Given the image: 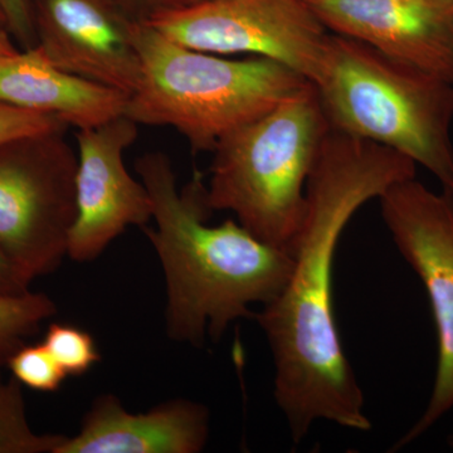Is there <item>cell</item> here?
Wrapping results in <instances>:
<instances>
[{
  "instance_id": "obj_1",
  "label": "cell",
  "mask_w": 453,
  "mask_h": 453,
  "mask_svg": "<svg viewBox=\"0 0 453 453\" xmlns=\"http://www.w3.org/2000/svg\"><path fill=\"white\" fill-rule=\"evenodd\" d=\"M416 172L413 160L387 146L332 127L325 136L306 186L291 275L253 318L273 353V395L295 443L319 419L356 431L372 427L334 314V259L354 214Z\"/></svg>"
},
{
  "instance_id": "obj_2",
  "label": "cell",
  "mask_w": 453,
  "mask_h": 453,
  "mask_svg": "<svg viewBox=\"0 0 453 453\" xmlns=\"http://www.w3.org/2000/svg\"><path fill=\"white\" fill-rule=\"evenodd\" d=\"M135 170L153 199L155 226L142 231L162 264L166 283V334L203 348L229 325L253 319L255 303H270L285 288L294 256L262 242L235 219L208 225L211 211L202 173L179 189L163 151L136 159Z\"/></svg>"
},
{
  "instance_id": "obj_3",
  "label": "cell",
  "mask_w": 453,
  "mask_h": 453,
  "mask_svg": "<svg viewBox=\"0 0 453 453\" xmlns=\"http://www.w3.org/2000/svg\"><path fill=\"white\" fill-rule=\"evenodd\" d=\"M142 64L124 115L139 125L170 127L192 150L213 151L232 131L308 85L273 59L222 58L177 43L146 22L131 28Z\"/></svg>"
},
{
  "instance_id": "obj_4",
  "label": "cell",
  "mask_w": 453,
  "mask_h": 453,
  "mask_svg": "<svg viewBox=\"0 0 453 453\" xmlns=\"http://www.w3.org/2000/svg\"><path fill=\"white\" fill-rule=\"evenodd\" d=\"M312 85L332 129L405 155L453 193V83L330 32Z\"/></svg>"
},
{
  "instance_id": "obj_5",
  "label": "cell",
  "mask_w": 453,
  "mask_h": 453,
  "mask_svg": "<svg viewBox=\"0 0 453 453\" xmlns=\"http://www.w3.org/2000/svg\"><path fill=\"white\" fill-rule=\"evenodd\" d=\"M329 130L318 89L308 83L220 140L211 151L208 204L292 253L310 173Z\"/></svg>"
},
{
  "instance_id": "obj_6",
  "label": "cell",
  "mask_w": 453,
  "mask_h": 453,
  "mask_svg": "<svg viewBox=\"0 0 453 453\" xmlns=\"http://www.w3.org/2000/svg\"><path fill=\"white\" fill-rule=\"evenodd\" d=\"M65 131L0 145V251L31 281L61 266L76 219L77 153Z\"/></svg>"
},
{
  "instance_id": "obj_7",
  "label": "cell",
  "mask_w": 453,
  "mask_h": 453,
  "mask_svg": "<svg viewBox=\"0 0 453 453\" xmlns=\"http://www.w3.org/2000/svg\"><path fill=\"white\" fill-rule=\"evenodd\" d=\"M146 23L189 49L273 59L310 83L330 37L305 0H203Z\"/></svg>"
},
{
  "instance_id": "obj_8",
  "label": "cell",
  "mask_w": 453,
  "mask_h": 453,
  "mask_svg": "<svg viewBox=\"0 0 453 453\" xmlns=\"http://www.w3.org/2000/svg\"><path fill=\"white\" fill-rule=\"evenodd\" d=\"M378 199L396 250L425 286L437 332L431 398L418 421L393 447L396 451L453 410V193L434 192L413 178L399 181Z\"/></svg>"
},
{
  "instance_id": "obj_9",
  "label": "cell",
  "mask_w": 453,
  "mask_h": 453,
  "mask_svg": "<svg viewBox=\"0 0 453 453\" xmlns=\"http://www.w3.org/2000/svg\"><path fill=\"white\" fill-rule=\"evenodd\" d=\"M138 136L139 124L127 115L77 130V213L67 251L73 261H94L127 226L153 219L150 193L125 165Z\"/></svg>"
},
{
  "instance_id": "obj_10",
  "label": "cell",
  "mask_w": 453,
  "mask_h": 453,
  "mask_svg": "<svg viewBox=\"0 0 453 453\" xmlns=\"http://www.w3.org/2000/svg\"><path fill=\"white\" fill-rule=\"evenodd\" d=\"M35 47L73 76L130 96L142 79L130 19L110 0H31Z\"/></svg>"
},
{
  "instance_id": "obj_11",
  "label": "cell",
  "mask_w": 453,
  "mask_h": 453,
  "mask_svg": "<svg viewBox=\"0 0 453 453\" xmlns=\"http://www.w3.org/2000/svg\"><path fill=\"white\" fill-rule=\"evenodd\" d=\"M330 32L453 83V8L436 0H305Z\"/></svg>"
},
{
  "instance_id": "obj_12",
  "label": "cell",
  "mask_w": 453,
  "mask_h": 453,
  "mask_svg": "<svg viewBox=\"0 0 453 453\" xmlns=\"http://www.w3.org/2000/svg\"><path fill=\"white\" fill-rule=\"evenodd\" d=\"M205 405L177 398L142 413H131L119 396L94 399L76 436L56 453H199L210 437Z\"/></svg>"
},
{
  "instance_id": "obj_13",
  "label": "cell",
  "mask_w": 453,
  "mask_h": 453,
  "mask_svg": "<svg viewBox=\"0 0 453 453\" xmlns=\"http://www.w3.org/2000/svg\"><path fill=\"white\" fill-rule=\"evenodd\" d=\"M127 98L56 67L37 47L0 57V103L57 116L77 130L124 115Z\"/></svg>"
},
{
  "instance_id": "obj_14",
  "label": "cell",
  "mask_w": 453,
  "mask_h": 453,
  "mask_svg": "<svg viewBox=\"0 0 453 453\" xmlns=\"http://www.w3.org/2000/svg\"><path fill=\"white\" fill-rule=\"evenodd\" d=\"M65 437L33 431L22 384L14 377L0 381V453H56Z\"/></svg>"
},
{
  "instance_id": "obj_15",
  "label": "cell",
  "mask_w": 453,
  "mask_h": 453,
  "mask_svg": "<svg viewBox=\"0 0 453 453\" xmlns=\"http://www.w3.org/2000/svg\"><path fill=\"white\" fill-rule=\"evenodd\" d=\"M56 312L55 301L42 292L0 296V368Z\"/></svg>"
},
{
  "instance_id": "obj_16",
  "label": "cell",
  "mask_w": 453,
  "mask_h": 453,
  "mask_svg": "<svg viewBox=\"0 0 453 453\" xmlns=\"http://www.w3.org/2000/svg\"><path fill=\"white\" fill-rule=\"evenodd\" d=\"M42 342L68 377H81L101 360L91 334L73 325L50 324Z\"/></svg>"
},
{
  "instance_id": "obj_17",
  "label": "cell",
  "mask_w": 453,
  "mask_h": 453,
  "mask_svg": "<svg viewBox=\"0 0 453 453\" xmlns=\"http://www.w3.org/2000/svg\"><path fill=\"white\" fill-rule=\"evenodd\" d=\"M5 366L22 386L37 392H56L68 377L43 342L23 345Z\"/></svg>"
},
{
  "instance_id": "obj_18",
  "label": "cell",
  "mask_w": 453,
  "mask_h": 453,
  "mask_svg": "<svg viewBox=\"0 0 453 453\" xmlns=\"http://www.w3.org/2000/svg\"><path fill=\"white\" fill-rule=\"evenodd\" d=\"M58 129H68V125L57 116L0 103V145L9 140Z\"/></svg>"
},
{
  "instance_id": "obj_19",
  "label": "cell",
  "mask_w": 453,
  "mask_h": 453,
  "mask_svg": "<svg viewBox=\"0 0 453 453\" xmlns=\"http://www.w3.org/2000/svg\"><path fill=\"white\" fill-rule=\"evenodd\" d=\"M9 35L20 50L35 49V32L33 26L31 0H0Z\"/></svg>"
},
{
  "instance_id": "obj_20",
  "label": "cell",
  "mask_w": 453,
  "mask_h": 453,
  "mask_svg": "<svg viewBox=\"0 0 453 453\" xmlns=\"http://www.w3.org/2000/svg\"><path fill=\"white\" fill-rule=\"evenodd\" d=\"M110 2L135 22H150L151 19L162 14L190 7L203 0H110Z\"/></svg>"
},
{
  "instance_id": "obj_21",
  "label": "cell",
  "mask_w": 453,
  "mask_h": 453,
  "mask_svg": "<svg viewBox=\"0 0 453 453\" xmlns=\"http://www.w3.org/2000/svg\"><path fill=\"white\" fill-rule=\"evenodd\" d=\"M31 280L0 251V296H19L31 291Z\"/></svg>"
},
{
  "instance_id": "obj_22",
  "label": "cell",
  "mask_w": 453,
  "mask_h": 453,
  "mask_svg": "<svg viewBox=\"0 0 453 453\" xmlns=\"http://www.w3.org/2000/svg\"><path fill=\"white\" fill-rule=\"evenodd\" d=\"M13 38L9 35L7 29L0 27V57L13 55V53L18 52L16 46H14Z\"/></svg>"
},
{
  "instance_id": "obj_23",
  "label": "cell",
  "mask_w": 453,
  "mask_h": 453,
  "mask_svg": "<svg viewBox=\"0 0 453 453\" xmlns=\"http://www.w3.org/2000/svg\"><path fill=\"white\" fill-rule=\"evenodd\" d=\"M0 27H3V28L7 29V22H5V17L4 13H3L2 8H0Z\"/></svg>"
},
{
  "instance_id": "obj_24",
  "label": "cell",
  "mask_w": 453,
  "mask_h": 453,
  "mask_svg": "<svg viewBox=\"0 0 453 453\" xmlns=\"http://www.w3.org/2000/svg\"><path fill=\"white\" fill-rule=\"evenodd\" d=\"M438 3H442V4L449 5V7L453 8V0H436Z\"/></svg>"
},
{
  "instance_id": "obj_25",
  "label": "cell",
  "mask_w": 453,
  "mask_h": 453,
  "mask_svg": "<svg viewBox=\"0 0 453 453\" xmlns=\"http://www.w3.org/2000/svg\"><path fill=\"white\" fill-rule=\"evenodd\" d=\"M451 445L453 446V437H451Z\"/></svg>"
},
{
  "instance_id": "obj_26",
  "label": "cell",
  "mask_w": 453,
  "mask_h": 453,
  "mask_svg": "<svg viewBox=\"0 0 453 453\" xmlns=\"http://www.w3.org/2000/svg\"><path fill=\"white\" fill-rule=\"evenodd\" d=\"M2 380H2V375H0V381H2Z\"/></svg>"
}]
</instances>
